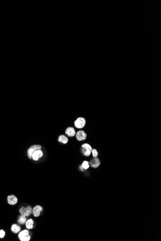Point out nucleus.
I'll return each instance as SVG.
<instances>
[{
	"label": "nucleus",
	"mask_w": 161,
	"mask_h": 241,
	"mask_svg": "<svg viewBox=\"0 0 161 241\" xmlns=\"http://www.w3.org/2000/svg\"><path fill=\"white\" fill-rule=\"evenodd\" d=\"M18 236L21 241H29L31 238V237L29 235V231L28 230H24L21 232L20 231Z\"/></svg>",
	"instance_id": "nucleus-1"
},
{
	"label": "nucleus",
	"mask_w": 161,
	"mask_h": 241,
	"mask_svg": "<svg viewBox=\"0 0 161 241\" xmlns=\"http://www.w3.org/2000/svg\"><path fill=\"white\" fill-rule=\"evenodd\" d=\"M19 213L21 215L26 217H28L33 213V208L30 206H28L26 208L22 207L19 209Z\"/></svg>",
	"instance_id": "nucleus-2"
},
{
	"label": "nucleus",
	"mask_w": 161,
	"mask_h": 241,
	"mask_svg": "<svg viewBox=\"0 0 161 241\" xmlns=\"http://www.w3.org/2000/svg\"><path fill=\"white\" fill-rule=\"evenodd\" d=\"M42 149V146L41 145L39 144H34L32 146L30 147L27 151V155L28 156V158L29 159H31L32 157V155L33 154V152L37 150H40Z\"/></svg>",
	"instance_id": "nucleus-3"
},
{
	"label": "nucleus",
	"mask_w": 161,
	"mask_h": 241,
	"mask_svg": "<svg viewBox=\"0 0 161 241\" xmlns=\"http://www.w3.org/2000/svg\"><path fill=\"white\" fill-rule=\"evenodd\" d=\"M86 121L85 119L82 117H79L74 122V125L77 128H82L85 126Z\"/></svg>",
	"instance_id": "nucleus-4"
},
{
	"label": "nucleus",
	"mask_w": 161,
	"mask_h": 241,
	"mask_svg": "<svg viewBox=\"0 0 161 241\" xmlns=\"http://www.w3.org/2000/svg\"><path fill=\"white\" fill-rule=\"evenodd\" d=\"M43 152L41 149L40 150H37L34 152L32 155V159L33 160L37 161H38L40 158H42L43 157Z\"/></svg>",
	"instance_id": "nucleus-5"
},
{
	"label": "nucleus",
	"mask_w": 161,
	"mask_h": 241,
	"mask_svg": "<svg viewBox=\"0 0 161 241\" xmlns=\"http://www.w3.org/2000/svg\"><path fill=\"white\" fill-rule=\"evenodd\" d=\"M43 208L39 205H36L33 208V213L35 217H38L40 215V213L43 211Z\"/></svg>",
	"instance_id": "nucleus-6"
},
{
	"label": "nucleus",
	"mask_w": 161,
	"mask_h": 241,
	"mask_svg": "<svg viewBox=\"0 0 161 241\" xmlns=\"http://www.w3.org/2000/svg\"><path fill=\"white\" fill-rule=\"evenodd\" d=\"M76 137L77 140L79 141H84L86 138V134L83 131H79L76 133Z\"/></svg>",
	"instance_id": "nucleus-7"
},
{
	"label": "nucleus",
	"mask_w": 161,
	"mask_h": 241,
	"mask_svg": "<svg viewBox=\"0 0 161 241\" xmlns=\"http://www.w3.org/2000/svg\"><path fill=\"white\" fill-rule=\"evenodd\" d=\"M18 198L14 195L12 194L7 196V202L10 205H15L18 203Z\"/></svg>",
	"instance_id": "nucleus-8"
},
{
	"label": "nucleus",
	"mask_w": 161,
	"mask_h": 241,
	"mask_svg": "<svg viewBox=\"0 0 161 241\" xmlns=\"http://www.w3.org/2000/svg\"><path fill=\"white\" fill-rule=\"evenodd\" d=\"M90 164L92 168H97L100 165V161L99 158H98V157H95L91 160Z\"/></svg>",
	"instance_id": "nucleus-9"
},
{
	"label": "nucleus",
	"mask_w": 161,
	"mask_h": 241,
	"mask_svg": "<svg viewBox=\"0 0 161 241\" xmlns=\"http://www.w3.org/2000/svg\"><path fill=\"white\" fill-rule=\"evenodd\" d=\"M65 133L69 137H73L76 134V132L74 128L69 127L66 129Z\"/></svg>",
	"instance_id": "nucleus-10"
},
{
	"label": "nucleus",
	"mask_w": 161,
	"mask_h": 241,
	"mask_svg": "<svg viewBox=\"0 0 161 241\" xmlns=\"http://www.w3.org/2000/svg\"><path fill=\"white\" fill-rule=\"evenodd\" d=\"M21 228L20 226V225L17 224H13L11 228V230L12 232H14V233H18L21 230Z\"/></svg>",
	"instance_id": "nucleus-11"
},
{
	"label": "nucleus",
	"mask_w": 161,
	"mask_h": 241,
	"mask_svg": "<svg viewBox=\"0 0 161 241\" xmlns=\"http://www.w3.org/2000/svg\"><path fill=\"white\" fill-rule=\"evenodd\" d=\"M33 224H34V221H33V219L31 218L28 219V220H27L26 222L25 223L26 227L28 230L33 229Z\"/></svg>",
	"instance_id": "nucleus-12"
},
{
	"label": "nucleus",
	"mask_w": 161,
	"mask_h": 241,
	"mask_svg": "<svg viewBox=\"0 0 161 241\" xmlns=\"http://www.w3.org/2000/svg\"><path fill=\"white\" fill-rule=\"evenodd\" d=\"M58 142H60L63 144H67L69 140H68V138L66 136L62 135L58 137Z\"/></svg>",
	"instance_id": "nucleus-13"
},
{
	"label": "nucleus",
	"mask_w": 161,
	"mask_h": 241,
	"mask_svg": "<svg viewBox=\"0 0 161 241\" xmlns=\"http://www.w3.org/2000/svg\"><path fill=\"white\" fill-rule=\"evenodd\" d=\"M27 221V218L26 217L23 216L22 215H20L19 216L18 222L20 225H24Z\"/></svg>",
	"instance_id": "nucleus-14"
},
{
	"label": "nucleus",
	"mask_w": 161,
	"mask_h": 241,
	"mask_svg": "<svg viewBox=\"0 0 161 241\" xmlns=\"http://www.w3.org/2000/svg\"><path fill=\"white\" fill-rule=\"evenodd\" d=\"M82 151L84 156H89L91 155V150L86 147H82Z\"/></svg>",
	"instance_id": "nucleus-15"
},
{
	"label": "nucleus",
	"mask_w": 161,
	"mask_h": 241,
	"mask_svg": "<svg viewBox=\"0 0 161 241\" xmlns=\"http://www.w3.org/2000/svg\"><path fill=\"white\" fill-rule=\"evenodd\" d=\"M81 166L84 170H87L89 168V163L88 161H85L83 162Z\"/></svg>",
	"instance_id": "nucleus-16"
},
{
	"label": "nucleus",
	"mask_w": 161,
	"mask_h": 241,
	"mask_svg": "<svg viewBox=\"0 0 161 241\" xmlns=\"http://www.w3.org/2000/svg\"><path fill=\"white\" fill-rule=\"evenodd\" d=\"M91 153L92 154V155H93V156L95 158V157H97V156H98V152L97 151V150L95 149H93L91 151Z\"/></svg>",
	"instance_id": "nucleus-17"
},
{
	"label": "nucleus",
	"mask_w": 161,
	"mask_h": 241,
	"mask_svg": "<svg viewBox=\"0 0 161 241\" xmlns=\"http://www.w3.org/2000/svg\"><path fill=\"white\" fill-rule=\"evenodd\" d=\"M82 147H86V148H87L90 149L91 151H92V150L93 149L91 146L90 145V144H89L88 143H84V144H83L82 145Z\"/></svg>",
	"instance_id": "nucleus-18"
},
{
	"label": "nucleus",
	"mask_w": 161,
	"mask_h": 241,
	"mask_svg": "<svg viewBox=\"0 0 161 241\" xmlns=\"http://www.w3.org/2000/svg\"><path fill=\"white\" fill-rule=\"evenodd\" d=\"M5 232L3 230H0V238H3L5 237Z\"/></svg>",
	"instance_id": "nucleus-19"
}]
</instances>
